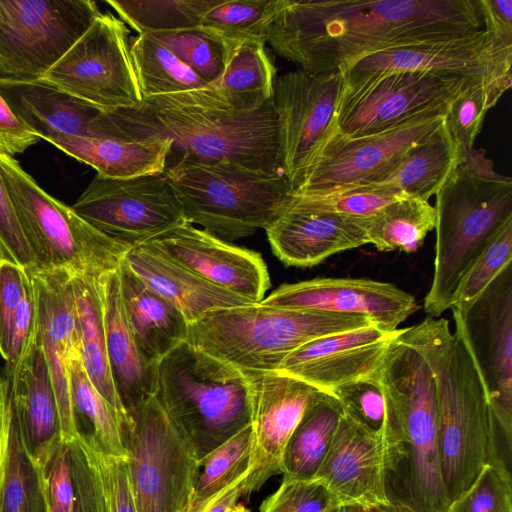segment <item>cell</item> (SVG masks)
<instances>
[{
  "label": "cell",
  "instance_id": "16",
  "mask_svg": "<svg viewBox=\"0 0 512 512\" xmlns=\"http://www.w3.org/2000/svg\"><path fill=\"white\" fill-rule=\"evenodd\" d=\"M443 121L444 115L429 116L359 137L342 135L334 128L303 169L292 194H314L372 183Z\"/></svg>",
  "mask_w": 512,
  "mask_h": 512
},
{
  "label": "cell",
  "instance_id": "38",
  "mask_svg": "<svg viewBox=\"0 0 512 512\" xmlns=\"http://www.w3.org/2000/svg\"><path fill=\"white\" fill-rule=\"evenodd\" d=\"M435 225V207L427 200L408 197L369 216L367 235L369 243L380 252L415 253Z\"/></svg>",
  "mask_w": 512,
  "mask_h": 512
},
{
  "label": "cell",
  "instance_id": "37",
  "mask_svg": "<svg viewBox=\"0 0 512 512\" xmlns=\"http://www.w3.org/2000/svg\"><path fill=\"white\" fill-rule=\"evenodd\" d=\"M0 512H48L41 468L26 449L8 387L5 448L0 470Z\"/></svg>",
  "mask_w": 512,
  "mask_h": 512
},
{
  "label": "cell",
  "instance_id": "46",
  "mask_svg": "<svg viewBox=\"0 0 512 512\" xmlns=\"http://www.w3.org/2000/svg\"><path fill=\"white\" fill-rule=\"evenodd\" d=\"M408 197L395 190L359 185L314 194H292L288 203L311 211L369 217L386 205Z\"/></svg>",
  "mask_w": 512,
  "mask_h": 512
},
{
  "label": "cell",
  "instance_id": "39",
  "mask_svg": "<svg viewBox=\"0 0 512 512\" xmlns=\"http://www.w3.org/2000/svg\"><path fill=\"white\" fill-rule=\"evenodd\" d=\"M132 40L130 54L143 100L207 85L150 34H140Z\"/></svg>",
  "mask_w": 512,
  "mask_h": 512
},
{
  "label": "cell",
  "instance_id": "22",
  "mask_svg": "<svg viewBox=\"0 0 512 512\" xmlns=\"http://www.w3.org/2000/svg\"><path fill=\"white\" fill-rule=\"evenodd\" d=\"M147 243L202 279L253 303L261 302L270 286L260 254L231 245L190 223Z\"/></svg>",
  "mask_w": 512,
  "mask_h": 512
},
{
  "label": "cell",
  "instance_id": "1",
  "mask_svg": "<svg viewBox=\"0 0 512 512\" xmlns=\"http://www.w3.org/2000/svg\"><path fill=\"white\" fill-rule=\"evenodd\" d=\"M477 0H286L266 42L310 73H343L358 60L483 29Z\"/></svg>",
  "mask_w": 512,
  "mask_h": 512
},
{
  "label": "cell",
  "instance_id": "5",
  "mask_svg": "<svg viewBox=\"0 0 512 512\" xmlns=\"http://www.w3.org/2000/svg\"><path fill=\"white\" fill-rule=\"evenodd\" d=\"M155 396L200 465L251 424L248 377L188 342L160 361Z\"/></svg>",
  "mask_w": 512,
  "mask_h": 512
},
{
  "label": "cell",
  "instance_id": "62",
  "mask_svg": "<svg viewBox=\"0 0 512 512\" xmlns=\"http://www.w3.org/2000/svg\"><path fill=\"white\" fill-rule=\"evenodd\" d=\"M229 512H250V511L243 505H235Z\"/></svg>",
  "mask_w": 512,
  "mask_h": 512
},
{
  "label": "cell",
  "instance_id": "12",
  "mask_svg": "<svg viewBox=\"0 0 512 512\" xmlns=\"http://www.w3.org/2000/svg\"><path fill=\"white\" fill-rule=\"evenodd\" d=\"M40 79L103 113L143 103L129 29L111 12L101 13Z\"/></svg>",
  "mask_w": 512,
  "mask_h": 512
},
{
  "label": "cell",
  "instance_id": "11",
  "mask_svg": "<svg viewBox=\"0 0 512 512\" xmlns=\"http://www.w3.org/2000/svg\"><path fill=\"white\" fill-rule=\"evenodd\" d=\"M474 84L454 76L396 71L356 86L342 85L334 113L335 129L342 135L359 137L445 115L449 104Z\"/></svg>",
  "mask_w": 512,
  "mask_h": 512
},
{
  "label": "cell",
  "instance_id": "50",
  "mask_svg": "<svg viewBox=\"0 0 512 512\" xmlns=\"http://www.w3.org/2000/svg\"><path fill=\"white\" fill-rule=\"evenodd\" d=\"M69 445L74 483L71 512H107L104 485L94 449L79 436Z\"/></svg>",
  "mask_w": 512,
  "mask_h": 512
},
{
  "label": "cell",
  "instance_id": "56",
  "mask_svg": "<svg viewBox=\"0 0 512 512\" xmlns=\"http://www.w3.org/2000/svg\"><path fill=\"white\" fill-rule=\"evenodd\" d=\"M484 29L512 46V0H477Z\"/></svg>",
  "mask_w": 512,
  "mask_h": 512
},
{
  "label": "cell",
  "instance_id": "51",
  "mask_svg": "<svg viewBox=\"0 0 512 512\" xmlns=\"http://www.w3.org/2000/svg\"><path fill=\"white\" fill-rule=\"evenodd\" d=\"M30 285L28 270L10 259L0 261V355L5 361L18 306Z\"/></svg>",
  "mask_w": 512,
  "mask_h": 512
},
{
  "label": "cell",
  "instance_id": "36",
  "mask_svg": "<svg viewBox=\"0 0 512 512\" xmlns=\"http://www.w3.org/2000/svg\"><path fill=\"white\" fill-rule=\"evenodd\" d=\"M342 415L339 401L322 392L292 433L283 453V479L315 478Z\"/></svg>",
  "mask_w": 512,
  "mask_h": 512
},
{
  "label": "cell",
  "instance_id": "27",
  "mask_svg": "<svg viewBox=\"0 0 512 512\" xmlns=\"http://www.w3.org/2000/svg\"><path fill=\"white\" fill-rule=\"evenodd\" d=\"M5 378L26 449L42 468L63 440L58 402L37 333L14 373Z\"/></svg>",
  "mask_w": 512,
  "mask_h": 512
},
{
  "label": "cell",
  "instance_id": "23",
  "mask_svg": "<svg viewBox=\"0 0 512 512\" xmlns=\"http://www.w3.org/2000/svg\"><path fill=\"white\" fill-rule=\"evenodd\" d=\"M400 332L371 325L318 338L289 354L277 371L331 394L344 384L378 375L389 343Z\"/></svg>",
  "mask_w": 512,
  "mask_h": 512
},
{
  "label": "cell",
  "instance_id": "42",
  "mask_svg": "<svg viewBox=\"0 0 512 512\" xmlns=\"http://www.w3.org/2000/svg\"><path fill=\"white\" fill-rule=\"evenodd\" d=\"M149 34L207 84L222 76L237 43L202 26Z\"/></svg>",
  "mask_w": 512,
  "mask_h": 512
},
{
  "label": "cell",
  "instance_id": "32",
  "mask_svg": "<svg viewBox=\"0 0 512 512\" xmlns=\"http://www.w3.org/2000/svg\"><path fill=\"white\" fill-rule=\"evenodd\" d=\"M106 178L126 179L163 173L171 152L169 138L60 136L48 141Z\"/></svg>",
  "mask_w": 512,
  "mask_h": 512
},
{
  "label": "cell",
  "instance_id": "30",
  "mask_svg": "<svg viewBox=\"0 0 512 512\" xmlns=\"http://www.w3.org/2000/svg\"><path fill=\"white\" fill-rule=\"evenodd\" d=\"M0 94L14 114L40 139L88 136L95 107L41 79L0 77Z\"/></svg>",
  "mask_w": 512,
  "mask_h": 512
},
{
  "label": "cell",
  "instance_id": "3",
  "mask_svg": "<svg viewBox=\"0 0 512 512\" xmlns=\"http://www.w3.org/2000/svg\"><path fill=\"white\" fill-rule=\"evenodd\" d=\"M89 136L169 138L172 144L167 165L186 160L282 171L280 123L273 97L248 112L161 106L143 101L137 108L101 112L93 120Z\"/></svg>",
  "mask_w": 512,
  "mask_h": 512
},
{
  "label": "cell",
  "instance_id": "60",
  "mask_svg": "<svg viewBox=\"0 0 512 512\" xmlns=\"http://www.w3.org/2000/svg\"><path fill=\"white\" fill-rule=\"evenodd\" d=\"M333 512H369L367 508L359 506V505H346L342 506L339 509Z\"/></svg>",
  "mask_w": 512,
  "mask_h": 512
},
{
  "label": "cell",
  "instance_id": "35",
  "mask_svg": "<svg viewBox=\"0 0 512 512\" xmlns=\"http://www.w3.org/2000/svg\"><path fill=\"white\" fill-rule=\"evenodd\" d=\"M68 370L76 436L103 454L126 458L118 416L87 376L78 342L70 354Z\"/></svg>",
  "mask_w": 512,
  "mask_h": 512
},
{
  "label": "cell",
  "instance_id": "61",
  "mask_svg": "<svg viewBox=\"0 0 512 512\" xmlns=\"http://www.w3.org/2000/svg\"><path fill=\"white\" fill-rule=\"evenodd\" d=\"M3 259H10V260H12L11 257L9 256V254L7 253V251L5 250L4 246L0 242V261L3 260Z\"/></svg>",
  "mask_w": 512,
  "mask_h": 512
},
{
  "label": "cell",
  "instance_id": "40",
  "mask_svg": "<svg viewBox=\"0 0 512 512\" xmlns=\"http://www.w3.org/2000/svg\"><path fill=\"white\" fill-rule=\"evenodd\" d=\"M251 424L211 452L201 463L192 496L183 512H200L244 475H249Z\"/></svg>",
  "mask_w": 512,
  "mask_h": 512
},
{
  "label": "cell",
  "instance_id": "29",
  "mask_svg": "<svg viewBox=\"0 0 512 512\" xmlns=\"http://www.w3.org/2000/svg\"><path fill=\"white\" fill-rule=\"evenodd\" d=\"M123 263L173 304L189 324L214 310L253 303L202 279L148 243L128 250Z\"/></svg>",
  "mask_w": 512,
  "mask_h": 512
},
{
  "label": "cell",
  "instance_id": "4",
  "mask_svg": "<svg viewBox=\"0 0 512 512\" xmlns=\"http://www.w3.org/2000/svg\"><path fill=\"white\" fill-rule=\"evenodd\" d=\"M434 274L424 311L437 318L453 305L466 272L512 218V179L496 173L483 149L465 152L436 193Z\"/></svg>",
  "mask_w": 512,
  "mask_h": 512
},
{
  "label": "cell",
  "instance_id": "7",
  "mask_svg": "<svg viewBox=\"0 0 512 512\" xmlns=\"http://www.w3.org/2000/svg\"><path fill=\"white\" fill-rule=\"evenodd\" d=\"M163 175L186 222L236 240L267 229L286 208L293 189L282 171L265 172L233 163L178 160Z\"/></svg>",
  "mask_w": 512,
  "mask_h": 512
},
{
  "label": "cell",
  "instance_id": "25",
  "mask_svg": "<svg viewBox=\"0 0 512 512\" xmlns=\"http://www.w3.org/2000/svg\"><path fill=\"white\" fill-rule=\"evenodd\" d=\"M368 218L311 211L288 203L265 231L282 263L308 268L336 253L368 244Z\"/></svg>",
  "mask_w": 512,
  "mask_h": 512
},
{
  "label": "cell",
  "instance_id": "41",
  "mask_svg": "<svg viewBox=\"0 0 512 512\" xmlns=\"http://www.w3.org/2000/svg\"><path fill=\"white\" fill-rule=\"evenodd\" d=\"M223 0H107L124 24L140 34L198 27L204 15Z\"/></svg>",
  "mask_w": 512,
  "mask_h": 512
},
{
  "label": "cell",
  "instance_id": "52",
  "mask_svg": "<svg viewBox=\"0 0 512 512\" xmlns=\"http://www.w3.org/2000/svg\"><path fill=\"white\" fill-rule=\"evenodd\" d=\"M48 512H71L74 483L69 442L62 441L41 468Z\"/></svg>",
  "mask_w": 512,
  "mask_h": 512
},
{
  "label": "cell",
  "instance_id": "55",
  "mask_svg": "<svg viewBox=\"0 0 512 512\" xmlns=\"http://www.w3.org/2000/svg\"><path fill=\"white\" fill-rule=\"evenodd\" d=\"M12 111L0 94V154L14 157L40 141Z\"/></svg>",
  "mask_w": 512,
  "mask_h": 512
},
{
  "label": "cell",
  "instance_id": "19",
  "mask_svg": "<svg viewBox=\"0 0 512 512\" xmlns=\"http://www.w3.org/2000/svg\"><path fill=\"white\" fill-rule=\"evenodd\" d=\"M342 81L340 72L316 74L302 69L275 80L273 98L280 123L282 171L293 191L303 169L335 128Z\"/></svg>",
  "mask_w": 512,
  "mask_h": 512
},
{
  "label": "cell",
  "instance_id": "48",
  "mask_svg": "<svg viewBox=\"0 0 512 512\" xmlns=\"http://www.w3.org/2000/svg\"><path fill=\"white\" fill-rule=\"evenodd\" d=\"M510 264H512V218L501 225L493 239L466 272L455 294L453 305L475 299Z\"/></svg>",
  "mask_w": 512,
  "mask_h": 512
},
{
  "label": "cell",
  "instance_id": "58",
  "mask_svg": "<svg viewBox=\"0 0 512 512\" xmlns=\"http://www.w3.org/2000/svg\"><path fill=\"white\" fill-rule=\"evenodd\" d=\"M6 413H7V382L5 376L0 374V470L2 466L5 435H6Z\"/></svg>",
  "mask_w": 512,
  "mask_h": 512
},
{
  "label": "cell",
  "instance_id": "34",
  "mask_svg": "<svg viewBox=\"0 0 512 512\" xmlns=\"http://www.w3.org/2000/svg\"><path fill=\"white\" fill-rule=\"evenodd\" d=\"M98 277L73 275L75 329L80 357L90 381L118 416L121 428L128 422L111 375Z\"/></svg>",
  "mask_w": 512,
  "mask_h": 512
},
{
  "label": "cell",
  "instance_id": "21",
  "mask_svg": "<svg viewBox=\"0 0 512 512\" xmlns=\"http://www.w3.org/2000/svg\"><path fill=\"white\" fill-rule=\"evenodd\" d=\"M259 303L364 316L388 332L396 330L419 308L412 294L392 283L332 277L283 284Z\"/></svg>",
  "mask_w": 512,
  "mask_h": 512
},
{
  "label": "cell",
  "instance_id": "9",
  "mask_svg": "<svg viewBox=\"0 0 512 512\" xmlns=\"http://www.w3.org/2000/svg\"><path fill=\"white\" fill-rule=\"evenodd\" d=\"M397 337L388 345L379 376L404 441L405 460L398 470L403 471L401 502L419 512H446L450 503L441 474L434 378L425 360Z\"/></svg>",
  "mask_w": 512,
  "mask_h": 512
},
{
  "label": "cell",
  "instance_id": "59",
  "mask_svg": "<svg viewBox=\"0 0 512 512\" xmlns=\"http://www.w3.org/2000/svg\"><path fill=\"white\" fill-rule=\"evenodd\" d=\"M367 510L369 512H419L402 502L392 500L387 504L370 507Z\"/></svg>",
  "mask_w": 512,
  "mask_h": 512
},
{
  "label": "cell",
  "instance_id": "53",
  "mask_svg": "<svg viewBox=\"0 0 512 512\" xmlns=\"http://www.w3.org/2000/svg\"><path fill=\"white\" fill-rule=\"evenodd\" d=\"M93 449L102 476L107 512H138L126 458L106 455Z\"/></svg>",
  "mask_w": 512,
  "mask_h": 512
},
{
  "label": "cell",
  "instance_id": "2",
  "mask_svg": "<svg viewBox=\"0 0 512 512\" xmlns=\"http://www.w3.org/2000/svg\"><path fill=\"white\" fill-rule=\"evenodd\" d=\"M397 338L425 360L434 378L441 474L451 503L486 464L503 459L490 400L463 341L445 318L427 316L402 328Z\"/></svg>",
  "mask_w": 512,
  "mask_h": 512
},
{
  "label": "cell",
  "instance_id": "43",
  "mask_svg": "<svg viewBox=\"0 0 512 512\" xmlns=\"http://www.w3.org/2000/svg\"><path fill=\"white\" fill-rule=\"evenodd\" d=\"M286 0H223L210 9L200 26L235 41L266 43L268 29Z\"/></svg>",
  "mask_w": 512,
  "mask_h": 512
},
{
  "label": "cell",
  "instance_id": "47",
  "mask_svg": "<svg viewBox=\"0 0 512 512\" xmlns=\"http://www.w3.org/2000/svg\"><path fill=\"white\" fill-rule=\"evenodd\" d=\"M446 512H512V477L503 459L486 464Z\"/></svg>",
  "mask_w": 512,
  "mask_h": 512
},
{
  "label": "cell",
  "instance_id": "15",
  "mask_svg": "<svg viewBox=\"0 0 512 512\" xmlns=\"http://www.w3.org/2000/svg\"><path fill=\"white\" fill-rule=\"evenodd\" d=\"M71 208L95 229L129 249L188 223L163 173L126 179L96 174Z\"/></svg>",
  "mask_w": 512,
  "mask_h": 512
},
{
  "label": "cell",
  "instance_id": "31",
  "mask_svg": "<svg viewBox=\"0 0 512 512\" xmlns=\"http://www.w3.org/2000/svg\"><path fill=\"white\" fill-rule=\"evenodd\" d=\"M124 310L144 361H160L187 341L189 323L169 301L140 280L122 261L119 267Z\"/></svg>",
  "mask_w": 512,
  "mask_h": 512
},
{
  "label": "cell",
  "instance_id": "17",
  "mask_svg": "<svg viewBox=\"0 0 512 512\" xmlns=\"http://www.w3.org/2000/svg\"><path fill=\"white\" fill-rule=\"evenodd\" d=\"M512 46L484 28L452 39L397 48L366 56L342 74L344 87L396 71H423L491 82L511 77Z\"/></svg>",
  "mask_w": 512,
  "mask_h": 512
},
{
  "label": "cell",
  "instance_id": "57",
  "mask_svg": "<svg viewBox=\"0 0 512 512\" xmlns=\"http://www.w3.org/2000/svg\"><path fill=\"white\" fill-rule=\"evenodd\" d=\"M248 474L242 476L200 512H229L245 492Z\"/></svg>",
  "mask_w": 512,
  "mask_h": 512
},
{
  "label": "cell",
  "instance_id": "20",
  "mask_svg": "<svg viewBox=\"0 0 512 512\" xmlns=\"http://www.w3.org/2000/svg\"><path fill=\"white\" fill-rule=\"evenodd\" d=\"M247 377L253 442L244 494L260 489L270 477L281 473L283 453L292 433L323 392L279 371Z\"/></svg>",
  "mask_w": 512,
  "mask_h": 512
},
{
  "label": "cell",
  "instance_id": "44",
  "mask_svg": "<svg viewBox=\"0 0 512 512\" xmlns=\"http://www.w3.org/2000/svg\"><path fill=\"white\" fill-rule=\"evenodd\" d=\"M379 374L344 384L331 394L339 401L343 414L363 428L402 436L393 400Z\"/></svg>",
  "mask_w": 512,
  "mask_h": 512
},
{
  "label": "cell",
  "instance_id": "45",
  "mask_svg": "<svg viewBox=\"0 0 512 512\" xmlns=\"http://www.w3.org/2000/svg\"><path fill=\"white\" fill-rule=\"evenodd\" d=\"M512 84V77L481 82L464 89L448 106L444 124L458 148L465 154L473 148L488 110Z\"/></svg>",
  "mask_w": 512,
  "mask_h": 512
},
{
  "label": "cell",
  "instance_id": "8",
  "mask_svg": "<svg viewBox=\"0 0 512 512\" xmlns=\"http://www.w3.org/2000/svg\"><path fill=\"white\" fill-rule=\"evenodd\" d=\"M0 173L38 269L99 277L119 268L128 247L49 195L14 157L0 154Z\"/></svg>",
  "mask_w": 512,
  "mask_h": 512
},
{
  "label": "cell",
  "instance_id": "49",
  "mask_svg": "<svg viewBox=\"0 0 512 512\" xmlns=\"http://www.w3.org/2000/svg\"><path fill=\"white\" fill-rule=\"evenodd\" d=\"M346 506L319 479H283L259 512H333Z\"/></svg>",
  "mask_w": 512,
  "mask_h": 512
},
{
  "label": "cell",
  "instance_id": "14",
  "mask_svg": "<svg viewBox=\"0 0 512 512\" xmlns=\"http://www.w3.org/2000/svg\"><path fill=\"white\" fill-rule=\"evenodd\" d=\"M463 341L490 400L501 443L512 450V264L475 299L451 307Z\"/></svg>",
  "mask_w": 512,
  "mask_h": 512
},
{
  "label": "cell",
  "instance_id": "26",
  "mask_svg": "<svg viewBox=\"0 0 512 512\" xmlns=\"http://www.w3.org/2000/svg\"><path fill=\"white\" fill-rule=\"evenodd\" d=\"M276 68L265 43L237 42L222 76L211 84L178 94L144 99V102L222 112H248L273 97Z\"/></svg>",
  "mask_w": 512,
  "mask_h": 512
},
{
  "label": "cell",
  "instance_id": "6",
  "mask_svg": "<svg viewBox=\"0 0 512 512\" xmlns=\"http://www.w3.org/2000/svg\"><path fill=\"white\" fill-rule=\"evenodd\" d=\"M371 325L359 315L252 303L207 313L189 324L186 342L249 376L277 371L310 341Z\"/></svg>",
  "mask_w": 512,
  "mask_h": 512
},
{
  "label": "cell",
  "instance_id": "54",
  "mask_svg": "<svg viewBox=\"0 0 512 512\" xmlns=\"http://www.w3.org/2000/svg\"><path fill=\"white\" fill-rule=\"evenodd\" d=\"M0 242L5 250L26 270L38 269L35 258L23 235L11 198L0 173Z\"/></svg>",
  "mask_w": 512,
  "mask_h": 512
},
{
  "label": "cell",
  "instance_id": "10",
  "mask_svg": "<svg viewBox=\"0 0 512 512\" xmlns=\"http://www.w3.org/2000/svg\"><path fill=\"white\" fill-rule=\"evenodd\" d=\"M123 440L137 511L183 512L200 463L156 396L128 413Z\"/></svg>",
  "mask_w": 512,
  "mask_h": 512
},
{
  "label": "cell",
  "instance_id": "18",
  "mask_svg": "<svg viewBox=\"0 0 512 512\" xmlns=\"http://www.w3.org/2000/svg\"><path fill=\"white\" fill-rule=\"evenodd\" d=\"M405 460L401 435L369 431L342 412L315 478L345 505L370 508L387 504L388 477Z\"/></svg>",
  "mask_w": 512,
  "mask_h": 512
},
{
  "label": "cell",
  "instance_id": "33",
  "mask_svg": "<svg viewBox=\"0 0 512 512\" xmlns=\"http://www.w3.org/2000/svg\"><path fill=\"white\" fill-rule=\"evenodd\" d=\"M464 160L465 154L443 121L426 139L408 149L385 174L363 186L395 190L428 201Z\"/></svg>",
  "mask_w": 512,
  "mask_h": 512
},
{
  "label": "cell",
  "instance_id": "13",
  "mask_svg": "<svg viewBox=\"0 0 512 512\" xmlns=\"http://www.w3.org/2000/svg\"><path fill=\"white\" fill-rule=\"evenodd\" d=\"M100 14L91 0H0V77L40 79Z\"/></svg>",
  "mask_w": 512,
  "mask_h": 512
},
{
  "label": "cell",
  "instance_id": "24",
  "mask_svg": "<svg viewBox=\"0 0 512 512\" xmlns=\"http://www.w3.org/2000/svg\"><path fill=\"white\" fill-rule=\"evenodd\" d=\"M37 306V336L58 402L62 440L76 437L68 362L77 342L72 275L60 269L28 270Z\"/></svg>",
  "mask_w": 512,
  "mask_h": 512
},
{
  "label": "cell",
  "instance_id": "28",
  "mask_svg": "<svg viewBox=\"0 0 512 512\" xmlns=\"http://www.w3.org/2000/svg\"><path fill=\"white\" fill-rule=\"evenodd\" d=\"M97 283L111 375L118 397L128 414L156 395L157 368L144 361L127 320L119 268L99 276Z\"/></svg>",
  "mask_w": 512,
  "mask_h": 512
}]
</instances>
